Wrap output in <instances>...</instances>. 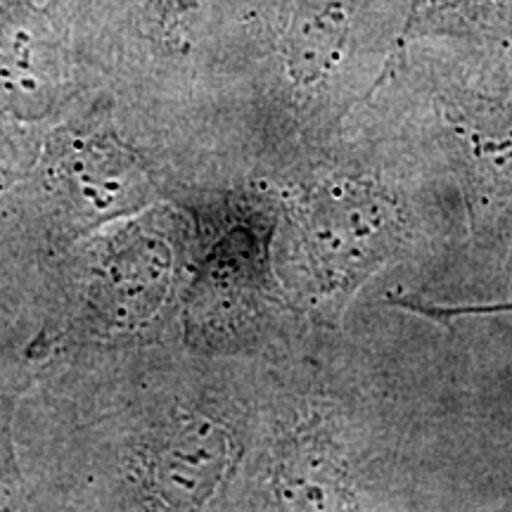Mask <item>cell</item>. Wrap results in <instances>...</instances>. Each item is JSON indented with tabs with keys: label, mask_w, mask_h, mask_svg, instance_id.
Returning <instances> with one entry per match:
<instances>
[{
	"label": "cell",
	"mask_w": 512,
	"mask_h": 512,
	"mask_svg": "<svg viewBox=\"0 0 512 512\" xmlns=\"http://www.w3.org/2000/svg\"><path fill=\"white\" fill-rule=\"evenodd\" d=\"M238 439L228 422L197 408L143 413L124 434L126 479L150 512H197L226 482Z\"/></svg>",
	"instance_id": "obj_1"
},
{
	"label": "cell",
	"mask_w": 512,
	"mask_h": 512,
	"mask_svg": "<svg viewBox=\"0 0 512 512\" xmlns=\"http://www.w3.org/2000/svg\"><path fill=\"white\" fill-rule=\"evenodd\" d=\"M43 181L72 230H93L150 202V178L128 147L100 121L60 128L50 138Z\"/></svg>",
	"instance_id": "obj_2"
},
{
	"label": "cell",
	"mask_w": 512,
	"mask_h": 512,
	"mask_svg": "<svg viewBox=\"0 0 512 512\" xmlns=\"http://www.w3.org/2000/svg\"><path fill=\"white\" fill-rule=\"evenodd\" d=\"M396 240L394 209L366 185H323L304 204L302 254L323 294L354 290L394 252Z\"/></svg>",
	"instance_id": "obj_3"
},
{
	"label": "cell",
	"mask_w": 512,
	"mask_h": 512,
	"mask_svg": "<svg viewBox=\"0 0 512 512\" xmlns=\"http://www.w3.org/2000/svg\"><path fill=\"white\" fill-rule=\"evenodd\" d=\"M176 280L171 235L136 219L88 249L83 302L93 325L107 335L147 328L164 309Z\"/></svg>",
	"instance_id": "obj_4"
},
{
	"label": "cell",
	"mask_w": 512,
	"mask_h": 512,
	"mask_svg": "<svg viewBox=\"0 0 512 512\" xmlns=\"http://www.w3.org/2000/svg\"><path fill=\"white\" fill-rule=\"evenodd\" d=\"M67 83V38L53 5L0 0V107L41 119L60 105Z\"/></svg>",
	"instance_id": "obj_5"
},
{
	"label": "cell",
	"mask_w": 512,
	"mask_h": 512,
	"mask_svg": "<svg viewBox=\"0 0 512 512\" xmlns=\"http://www.w3.org/2000/svg\"><path fill=\"white\" fill-rule=\"evenodd\" d=\"M271 477L273 503L278 512L349 510L344 467L320 434H292L275 456Z\"/></svg>",
	"instance_id": "obj_6"
},
{
	"label": "cell",
	"mask_w": 512,
	"mask_h": 512,
	"mask_svg": "<svg viewBox=\"0 0 512 512\" xmlns=\"http://www.w3.org/2000/svg\"><path fill=\"white\" fill-rule=\"evenodd\" d=\"M347 22L349 0H292L285 55L294 81L311 86L328 74L342 50Z\"/></svg>",
	"instance_id": "obj_7"
},
{
	"label": "cell",
	"mask_w": 512,
	"mask_h": 512,
	"mask_svg": "<svg viewBox=\"0 0 512 512\" xmlns=\"http://www.w3.org/2000/svg\"><path fill=\"white\" fill-rule=\"evenodd\" d=\"M22 494L15 439H12L10 403L0 401V512H10Z\"/></svg>",
	"instance_id": "obj_8"
},
{
	"label": "cell",
	"mask_w": 512,
	"mask_h": 512,
	"mask_svg": "<svg viewBox=\"0 0 512 512\" xmlns=\"http://www.w3.org/2000/svg\"><path fill=\"white\" fill-rule=\"evenodd\" d=\"M197 3H200V0H166V5H169V8L176 10V12H188V10L195 8Z\"/></svg>",
	"instance_id": "obj_9"
}]
</instances>
